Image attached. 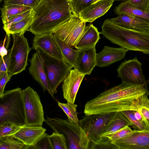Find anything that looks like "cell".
Instances as JSON below:
<instances>
[{
    "mask_svg": "<svg viewBox=\"0 0 149 149\" xmlns=\"http://www.w3.org/2000/svg\"><path fill=\"white\" fill-rule=\"evenodd\" d=\"M45 122L53 132L63 135L67 149H89L91 140L79 123L48 117Z\"/></svg>",
    "mask_w": 149,
    "mask_h": 149,
    "instance_id": "277c9868",
    "label": "cell"
},
{
    "mask_svg": "<svg viewBox=\"0 0 149 149\" xmlns=\"http://www.w3.org/2000/svg\"><path fill=\"white\" fill-rule=\"evenodd\" d=\"M97 28L90 24L86 26L79 40L74 47L77 49L95 47L100 38Z\"/></svg>",
    "mask_w": 149,
    "mask_h": 149,
    "instance_id": "44dd1931",
    "label": "cell"
},
{
    "mask_svg": "<svg viewBox=\"0 0 149 149\" xmlns=\"http://www.w3.org/2000/svg\"><path fill=\"white\" fill-rule=\"evenodd\" d=\"M10 49L8 50L6 55L0 57V78L8 72L10 63Z\"/></svg>",
    "mask_w": 149,
    "mask_h": 149,
    "instance_id": "f35d334b",
    "label": "cell"
},
{
    "mask_svg": "<svg viewBox=\"0 0 149 149\" xmlns=\"http://www.w3.org/2000/svg\"><path fill=\"white\" fill-rule=\"evenodd\" d=\"M21 89L4 91L0 97V125L8 121L22 126L25 125Z\"/></svg>",
    "mask_w": 149,
    "mask_h": 149,
    "instance_id": "5b68a950",
    "label": "cell"
},
{
    "mask_svg": "<svg viewBox=\"0 0 149 149\" xmlns=\"http://www.w3.org/2000/svg\"><path fill=\"white\" fill-rule=\"evenodd\" d=\"M133 131L129 126H127L116 132L105 136L112 141L123 138L132 133Z\"/></svg>",
    "mask_w": 149,
    "mask_h": 149,
    "instance_id": "e575fe53",
    "label": "cell"
},
{
    "mask_svg": "<svg viewBox=\"0 0 149 149\" xmlns=\"http://www.w3.org/2000/svg\"><path fill=\"white\" fill-rule=\"evenodd\" d=\"M78 50L76 66L74 68L85 75H89L95 66V47Z\"/></svg>",
    "mask_w": 149,
    "mask_h": 149,
    "instance_id": "2e32d148",
    "label": "cell"
},
{
    "mask_svg": "<svg viewBox=\"0 0 149 149\" xmlns=\"http://www.w3.org/2000/svg\"></svg>",
    "mask_w": 149,
    "mask_h": 149,
    "instance_id": "bcb514c9",
    "label": "cell"
},
{
    "mask_svg": "<svg viewBox=\"0 0 149 149\" xmlns=\"http://www.w3.org/2000/svg\"><path fill=\"white\" fill-rule=\"evenodd\" d=\"M138 111L141 115L147 125L149 126V107H141Z\"/></svg>",
    "mask_w": 149,
    "mask_h": 149,
    "instance_id": "b9f144b4",
    "label": "cell"
},
{
    "mask_svg": "<svg viewBox=\"0 0 149 149\" xmlns=\"http://www.w3.org/2000/svg\"><path fill=\"white\" fill-rule=\"evenodd\" d=\"M25 32L12 34L13 43L10 51L9 65L8 72L12 76L25 70L28 65L29 54L31 50Z\"/></svg>",
    "mask_w": 149,
    "mask_h": 149,
    "instance_id": "ba28073f",
    "label": "cell"
},
{
    "mask_svg": "<svg viewBox=\"0 0 149 149\" xmlns=\"http://www.w3.org/2000/svg\"><path fill=\"white\" fill-rule=\"evenodd\" d=\"M52 35L59 48L62 58L69 65L74 68L76 65L78 50L74 49L55 34L52 33Z\"/></svg>",
    "mask_w": 149,
    "mask_h": 149,
    "instance_id": "7402d4cb",
    "label": "cell"
},
{
    "mask_svg": "<svg viewBox=\"0 0 149 149\" xmlns=\"http://www.w3.org/2000/svg\"><path fill=\"white\" fill-rule=\"evenodd\" d=\"M22 95L25 125L42 126L45 120L39 95L30 86L22 90Z\"/></svg>",
    "mask_w": 149,
    "mask_h": 149,
    "instance_id": "52a82bcc",
    "label": "cell"
},
{
    "mask_svg": "<svg viewBox=\"0 0 149 149\" xmlns=\"http://www.w3.org/2000/svg\"><path fill=\"white\" fill-rule=\"evenodd\" d=\"M100 0H93V3H95Z\"/></svg>",
    "mask_w": 149,
    "mask_h": 149,
    "instance_id": "7bdbcfd3",
    "label": "cell"
},
{
    "mask_svg": "<svg viewBox=\"0 0 149 149\" xmlns=\"http://www.w3.org/2000/svg\"><path fill=\"white\" fill-rule=\"evenodd\" d=\"M49 135L44 133L32 146L24 145L22 149H52L49 142Z\"/></svg>",
    "mask_w": 149,
    "mask_h": 149,
    "instance_id": "4dcf8cb0",
    "label": "cell"
},
{
    "mask_svg": "<svg viewBox=\"0 0 149 149\" xmlns=\"http://www.w3.org/2000/svg\"><path fill=\"white\" fill-rule=\"evenodd\" d=\"M10 40V35L6 34L4 40L0 41V57L6 55Z\"/></svg>",
    "mask_w": 149,
    "mask_h": 149,
    "instance_id": "ab89813d",
    "label": "cell"
},
{
    "mask_svg": "<svg viewBox=\"0 0 149 149\" xmlns=\"http://www.w3.org/2000/svg\"><path fill=\"white\" fill-rule=\"evenodd\" d=\"M115 0H100L89 5L78 14L79 17L83 21L92 22L106 13Z\"/></svg>",
    "mask_w": 149,
    "mask_h": 149,
    "instance_id": "5bb4252c",
    "label": "cell"
},
{
    "mask_svg": "<svg viewBox=\"0 0 149 149\" xmlns=\"http://www.w3.org/2000/svg\"><path fill=\"white\" fill-rule=\"evenodd\" d=\"M109 19L113 23L122 27L149 33V20L125 14Z\"/></svg>",
    "mask_w": 149,
    "mask_h": 149,
    "instance_id": "e0dca14e",
    "label": "cell"
},
{
    "mask_svg": "<svg viewBox=\"0 0 149 149\" xmlns=\"http://www.w3.org/2000/svg\"><path fill=\"white\" fill-rule=\"evenodd\" d=\"M32 9L29 7L17 5H3L0 9L2 22H4L11 17Z\"/></svg>",
    "mask_w": 149,
    "mask_h": 149,
    "instance_id": "d4e9b609",
    "label": "cell"
},
{
    "mask_svg": "<svg viewBox=\"0 0 149 149\" xmlns=\"http://www.w3.org/2000/svg\"><path fill=\"white\" fill-rule=\"evenodd\" d=\"M52 33L35 35L32 49L36 50L40 48L55 57L62 59L59 48L52 38Z\"/></svg>",
    "mask_w": 149,
    "mask_h": 149,
    "instance_id": "ffe728a7",
    "label": "cell"
},
{
    "mask_svg": "<svg viewBox=\"0 0 149 149\" xmlns=\"http://www.w3.org/2000/svg\"><path fill=\"white\" fill-rule=\"evenodd\" d=\"M101 33L112 42L128 50L149 53V33L125 28L112 22L104 20Z\"/></svg>",
    "mask_w": 149,
    "mask_h": 149,
    "instance_id": "3957f363",
    "label": "cell"
},
{
    "mask_svg": "<svg viewBox=\"0 0 149 149\" xmlns=\"http://www.w3.org/2000/svg\"><path fill=\"white\" fill-rule=\"evenodd\" d=\"M49 138L52 149H67L65 139L62 134L53 132L49 135Z\"/></svg>",
    "mask_w": 149,
    "mask_h": 149,
    "instance_id": "f546056e",
    "label": "cell"
},
{
    "mask_svg": "<svg viewBox=\"0 0 149 149\" xmlns=\"http://www.w3.org/2000/svg\"><path fill=\"white\" fill-rule=\"evenodd\" d=\"M131 125L129 119L121 112H115L101 136L110 134L126 126Z\"/></svg>",
    "mask_w": 149,
    "mask_h": 149,
    "instance_id": "603a6c76",
    "label": "cell"
},
{
    "mask_svg": "<svg viewBox=\"0 0 149 149\" xmlns=\"http://www.w3.org/2000/svg\"><path fill=\"white\" fill-rule=\"evenodd\" d=\"M70 1L74 11L78 15L84 9L93 3V0H71Z\"/></svg>",
    "mask_w": 149,
    "mask_h": 149,
    "instance_id": "8d00e7d4",
    "label": "cell"
},
{
    "mask_svg": "<svg viewBox=\"0 0 149 149\" xmlns=\"http://www.w3.org/2000/svg\"><path fill=\"white\" fill-rule=\"evenodd\" d=\"M86 22L78 16L74 17L58 27L52 33L71 47H74L81 37Z\"/></svg>",
    "mask_w": 149,
    "mask_h": 149,
    "instance_id": "30bf717a",
    "label": "cell"
},
{
    "mask_svg": "<svg viewBox=\"0 0 149 149\" xmlns=\"http://www.w3.org/2000/svg\"><path fill=\"white\" fill-rule=\"evenodd\" d=\"M33 21V12L28 17L21 21L12 24L6 32V34H13L25 32L30 26Z\"/></svg>",
    "mask_w": 149,
    "mask_h": 149,
    "instance_id": "484cf974",
    "label": "cell"
},
{
    "mask_svg": "<svg viewBox=\"0 0 149 149\" xmlns=\"http://www.w3.org/2000/svg\"><path fill=\"white\" fill-rule=\"evenodd\" d=\"M12 76L8 72H7L0 78V97L3 95L6 85Z\"/></svg>",
    "mask_w": 149,
    "mask_h": 149,
    "instance_id": "60d3db41",
    "label": "cell"
},
{
    "mask_svg": "<svg viewBox=\"0 0 149 149\" xmlns=\"http://www.w3.org/2000/svg\"><path fill=\"white\" fill-rule=\"evenodd\" d=\"M127 0H115V1H127Z\"/></svg>",
    "mask_w": 149,
    "mask_h": 149,
    "instance_id": "ee69618b",
    "label": "cell"
},
{
    "mask_svg": "<svg viewBox=\"0 0 149 149\" xmlns=\"http://www.w3.org/2000/svg\"><path fill=\"white\" fill-rule=\"evenodd\" d=\"M33 9L11 17L3 23V29L6 32L12 24L21 21L31 15L33 12Z\"/></svg>",
    "mask_w": 149,
    "mask_h": 149,
    "instance_id": "836d02e7",
    "label": "cell"
},
{
    "mask_svg": "<svg viewBox=\"0 0 149 149\" xmlns=\"http://www.w3.org/2000/svg\"><path fill=\"white\" fill-rule=\"evenodd\" d=\"M89 149H118L113 144L111 141L105 136H101L95 141H91Z\"/></svg>",
    "mask_w": 149,
    "mask_h": 149,
    "instance_id": "f1b7e54d",
    "label": "cell"
},
{
    "mask_svg": "<svg viewBox=\"0 0 149 149\" xmlns=\"http://www.w3.org/2000/svg\"><path fill=\"white\" fill-rule=\"evenodd\" d=\"M58 104L67 116L70 121L79 123L76 109L77 105L67 102L65 103L58 102Z\"/></svg>",
    "mask_w": 149,
    "mask_h": 149,
    "instance_id": "83f0119b",
    "label": "cell"
},
{
    "mask_svg": "<svg viewBox=\"0 0 149 149\" xmlns=\"http://www.w3.org/2000/svg\"><path fill=\"white\" fill-rule=\"evenodd\" d=\"M37 50L39 51L43 58L50 95L53 97L57 92L58 86L63 82L72 67L63 58L54 56L40 48Z\"/></svg>",
    "mask_w": 149,
    "mask_h": 149,
    "instance_id": "8992f818",
    "label": "cell"
},
{
    "mask_svg": "<svg viewBox=\"0 0 149 149\" xmlns=\"http://www.w3.org/2000/svg\"><path fill=\"white\" fill-rule=\"evenodd\" d=\"M3 0H0V3Z\"/></svg>",
    "mask_w": 149,
    "mask_h": 149,
    "instance_id": "f6af8a7d",
    "label": "cell"
},
{
    "mask_svg": "<svg viewBox=\"0 0 149 149\" xmlns=\"http://www.w3.org/2000/svg\"><path fill=\"white\" fill-rule=\"evenodd\" d=\"M149 93L148 85L122 82L107 90L86 104L85 115L105 114L127 110L139 111L144 95Z\"/></svg>",
    "mask_w": 149,
    "mask_h": 149,
    "instance_id": "6da1fadb",
    "label": "cell"
},
{
    "mask_svg": "<svg viewBox=\"0 0 149 149\" xmlns=\"http://www.w3.org/2000/svg\"><path fill=\"white\" fill-rule=\"evenodd\" d=\"M24 145L22 142L14 138L13 135L0 138V149H22Z\"/></svg>",
    "mask_w": 149,
    "mask_h": 149,
    "instance_id": "4316f807",
    "label": "cell"
},
{
    "mask_svg": "<svg viewBox=\"0 0 149 149\" xmlns=\"http://www.w3.org/2000/svg\"><path fill=\"white\" fill-rule=\"evenodd\" d=\"M22 127L9 121L3 123L0 125V138L5 136L13 135Z\"/></svg>",
    "mask_w": 149,
    "mask_h": 149,
    "instance_id": "1f68e13d",
    "label": "cell"
},
{
    "mask_svg": "<svg viewBox=\"0 0 149 149\" xmlns=\"http://www.w3.org/2000/svg\"><path fill=\"white\" fill-rule=\"evenodd\" d=\"M128 51L123 48H114L105 46L95 57V66L100 67L108 66L122 60Z\"/></svg>",
    "mask_w": 149,
    "mask_h": 149,
    "instance_id": "ac0fdd59",
    "label": "cell"
},
{
    "mask_svg": "<svg viewBox=\"0 0 149 149\" xmlns=\"http://www.w3.org/2000/svg\"><path fill=\"white\" fill-rule=\"evenodd\" d=\"M142 63L136 57L122 62L117 69L122 82L136 85H148L143 74Z\"/></svg>",
    "mask_w": 149,
    "mask_h": 149,
    "instance_id": "8fae6325",
    "label": "cell"
},
{
    "mask_svg": "<svg viewBox=\"0 0 149 149\" xmlns=\"http://www.w3.org/2000/svg\"><path fill=\"white\" fill-rule=\"evenodd\" d=\"M46 131V129L42 126L25 125L13 136L14 138L22 142L24 145L32 146Z\"/></svg>",
    "mask_w": 149,
    "mask_h": 149,
    "instance_id": "d6986e66",
    "label": "cell"
},
{
    "mask_svg": "<svg viewBox=\"0 0 149 149\" xmlns=\"http://www.w3.org/2000/svg\"><path fill=\"white\" fill-rule=\"evenodd\" d=\"M130 120L131 126L135 130H149L145 125L137 120L134 115V110H127L121 112Z\"/></svg>",
    "mask_w": 149,
    "mask_h": 149,
    "instance_id": "d6a6232c",
    "label": "cell"
},
{
    "mask_svg": "<svg viewBox=\"0 0 149 149\" xmlns=\"http://www.w3.org/2000/svg\"><path fill=\"white\" fill-rule=\"evenodd\" d=\"M40 0H5L4 5L12 4L19 5L34 8Z\"/></svg>",
    "mask_w": 149,
    "mask_h": 149,
    "instance_id": "d590c367",
    "label": "cell"
},
{
    "mask_svg": "<svg viewBox=\"0 0 149 149\" xmlns=\"http://www.w3.org/2000/svg\"><path fill=\"white\" fill-rule=\"evenodd\" d=\"M29 61L31 64L29 68V73L39 84L44 91H47L51 94L44 68L43 58L39 51L37 50Z\"/></svg>",
    "mask_w": 149,
    "mask_h": 149,
    "instance_id": "9a60e30c",
    "label": "cell"
},
{
    "mask_svg": "<svg viewBox=\"0 0 149 149\" xmlns=\"http://www.w3.org/2000/svg\"><path fill=\"white\" fill-rule=\"evenodd\" d=\"M85 75L74 68L63 81L62 89L64 98L67 102L74 103L76 95Z\"/></svg>",
    "mask_w": 149,
    "mask_h": 149,
    "instance_id": "4fadbf2b",
    "label": "cell"
},
{
    "mask_svg": "<svg viewBox=\"0 0 149 149\" xmlns=\"http://www.w3.org/2000/svg\"><path fill=\"white\" fill-rule=\"evenodd\" d=\"M114 11L115 14L118 15L121 14H127L149 20V12L135 8L125 1H123L116 6Z\"/></svg>",
    "mask_w": 149,
    "mask_h": 149,
    "instance_id": "cb8c5ba5",
    "label": "cell"
},
{
    "mask_svg": "<svg viewBox=\"0 0 149 149\" xmlns=\"http://www.w3.org/2000/svg\"><path fill=\"white\" fill-rule=\"evenodd\" d=\"M33 10V21L27 31L35 35L52 33L72 17L78 16L70 0H40Z\"/></svg>",
    "mask_w": 149,
    "mask_h": 149,
    "instance_id": "7a4b0ae2",
    "label": "cell"
},
{
    "mask_svg": "<svg viewBox=\"0 0 149 149\" xmlns=\"http://www.w3.org/2000/svg\"><path fill=\"white\" fill-rule=\"evenodd\" d=\"M114 113L85 115L79 120V124L91 141H96L101 137Z\"/></svg>",
    "mask_w": 149,
    "mask_h": 149,
    "instance_id": "9c48e42d",
    "label": "cell"
},
{
    "mask_svg": "<svg viewBox=\"0 0 149 149\" xmlns=\"http://www.w3.org/2000/svg\"><path fill=\"white\" fill-rule=\"evenodd\" d=\"M111 143L119 149H149V130H134L127 136Z\"/></svg>",
    "mask_w": 149,
    "mask_h": 149,
    "instance_id": "7c38bea8",
    "label": "cell"
},
{
    "mask_svg": "<svg viewBox=\"0 0 149 149\" xmlns=\"http://www.w3.org/2000/svg\"><path fill=\"white\" fill-rule=\"evenodd\" d=\"M125 2L135 8L149 12V0H127Z\"/></svg>",
    "mask_w": 149,
    "mask_h": 149,
    "instance_id": "74e56055",
    "label": "cell"
}]
</instances>
